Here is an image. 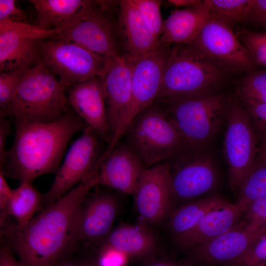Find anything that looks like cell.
<instances>
[{
    "mask_svg": "<svg viewBox=\"0 0 266 266\" xmlns=\"http://www.w3.org/2000/svg\"><path fill=\"white\" fill-rule=\"evenodd\" d=\"M94 186L91 179L83 180L27 223L6 225L0 229L1 243L23 266H55L76 251L78 215Z\"/></svg>",
    "mask_w": 266,
    "mask_h": 266,
    "instance_id": "6da1fadb",
    "label": "cell"
},
{
    "mask_svg": "<svg viewBox=\"0 0 266 266\" xmlns=\"http://www.w3.org/2000/svg\"><path fill=\"white\" fill-rule=\"evenodd\" d=\"M14 122V142L0 170L20 183H33L42 175L56 174L70 139L87 126L74 111L69 110L51 122Z\"/></svg>",
    "mask_w": 266,
    "mask_h": 266,
    "instance_id": "7a4b0ae2",
    "label": "cell"
},
{
    "mask_svg": "<svg viewBox=\"0 0 266 266\" xmlns=\"http://www.w3.org/2000/svg\"><path fill=\"white\" fill-rule=\"evenodd\" d=\"M65 88L41 61L28 69L13 99L0 116L48 123L67 112Z\"/></svg>",
    "mask_w": 266,
    "mask_h": 266,
    "instance_id": "3957f363",
    "label": "cell"
},
{
    "mask_svg": "<svg viewBox=\"0 0 266 266\" xmlns=\"http://www.w3.org/2000/svg\"><path fill=\"white\" fill-rule=\"evenodd\" d=\"M156 102L178 131L188 149H208L226 117L227 101L213 93Z\"/></svg>",
    "mask_w": 266,
    "mask_h": 266,
    "instance_id": "277c9868",
    "label": "cell"
},
{
    "mask_svg": "<svg viewBox=\"0 0 266 266\" xmlns=\"http://www.w3.org/2000/svg\"><path fill=\"white\" fill-rule=\"evenodd\" d=\"M221 69L189 45L175 46L155 101L213 93L222 78Z\"/></svg>",
    "mask_w": 266,
    "mask_h": 266,
    "instance_id": "5b68a950",
    "label": "cell"
},
{
    "mask_svg": "<svg viewBox=\"0 0 266 266\" xmlns=\"http://www.w3.org/2000/svg\"><path fill=\"white\" fill-rule=\"evenodd\" d=\"M125 134L126 143L147 168L188 149L178 131L155 101L135 117Z\"/></svg>",
    "mask_w": 266,
    "mask_h": 266,
    "instance_id": "8992f818",
    "label": "cell"
},
{
    "mask_svg": "<svg viewBox=\"0 0 266 266\" xmlns=\"http://www.w3.org/2000/svg\"><path fill=\"white\" fill-rule=\"evenodd\" d=\"M227 127L223 154L233 192L237 195L257 159L259 140L244 107L237 98L227 100Z\"/></svg>",
    "mask_w": 266,
    "mask_h": 266,
    "instance_id": "52a82bcc",
    "label": "cell"
},
{
    "mask_svg": "<svg viewBox=\"0 0 266 266\" xmlns=\"http://www.w3.org/2000/svg\"><path fill=\"white\" fill-rule=\"evenodd\" d=\"M41 61L66 88L100 77L105 59L73 42L56 38L43 40Z\"/></svg>",
    "mask_w": 266,
    "mask_h": 266,
    "instance_id": "ba28073f",
    "label": "cell"
},
{
    "mask_svg": "<svg viewBox=\"0 0 266 266\" xmlns=\"http://www.w3.org/2000/svg\"><path fill=\"white\" fill-rule=\"evenodd\" d=\"M175 46L132 58V95L127 111L112 137L118 143L135 117L154 102L158 95L164 71Z\"/></svg>",
    "mask_w": 266,
    "mask_h": 266,
    "instance_id": "9c48e42d",
    "label": "cell"
},
{
    "mask_svg": "<svg viewBox=\"0 0 266 266\" xmlns=\"http://www.w3.org/2000/svg\"><path fill=\"white\" fill-rule=\"evenodd\" d=\"M187 45L221 68L251 71L257 64L230 25L212 14Z\"/></svg>",
    "mask_w": 266,
    "mask_h": 266,
    "instance_id": "30bf717a",
    "label": "cell"
},
{
    "mask_svg": "<svg viewBox=\"0 0 266 266\" xmlns=\"http://www.w3.org/2000/svg\"><path fill=\"white\" fill-rule=\"evenodd\" d=\"M167 161L171 174L172 199H195L216 187V165L207 149H187Z\"/></svg>",
    "mask_w": 266,
    "mask_h": 266,
    "instance_id": "8fae6325",
    "label": "cell"
},
{
    "mask_svg": "<svg viewBox=\"0 0 266 266\" xmlns=\"http://www.w3.org/2000/svg\"><path fill=\"white\" fill-rule=\"evenodd\" d=\"M62 29L47 30L27 23L0 22V71L28 69L41 61L40 44Z\"/></svg>",
    "mask_w": 266,
    "mask_h": 266,
    "instance_id": "7c38bea8",
    "label": "cell"
},
{
    "mask_svg": "<svg viewBox=\"0 0 266 266\" xmlns=\"http://www.w3.org/2000/svg\"><path fill=\"white\" fill-rule=\"evenodd\" d=\"M100 139L90 127L87 126L83 130L82 135L67 151L53 183L43 195L45 208L74 188L94 168L103 153Z\"/></svg>",
    "mask_w": 266,
    "mask_h": 266,
    "instance_id": "4fadbf2b",
    "label": "cell"
},
{
    "mask_svg": "<svg viewBox=\"0 0 266 266\" xmlns=\"http://www.w3.org/2000/svg\"><path fill=\"white\" fill-rule=\"evenodd\" d=\"M118 4V1L102 0L99 9L62 29L53 38L74 43L105 59L121 55L118 45L116 21L111 14Z\"/></svg>",
    "mask_w": 266,
    "mask_h": 266,
    "instance_id": "5bb4252c",
    "label": "cell"
},
{
    "mask_svg": "<svg viewBox=\"0 0 266 266\" xmlns=\"http://www.w3.org/2000/svg\"><path fill=\"white\" fill-rule=\"evenodd\" d=\"M133 197L139 216L145 223L156 225L163 221L172 200L167 161L145 170Z\"/></svg>",
    "mask_w": 266,
    "mask_h": 266,
    "instance_id": "9a60e30c",
    "label": "cell"
},
{
    "mask_svg": "<svg viewBox=\"0 0 266 266\" xmlns=\"http://www.w3.org/2000/svg\"><path fill=\"white\" fill-rule=\"evenodd\" d=\"M147 168L125 142L118 143L109 156L85 177L103 185L134 196Z\"/></svg>",
    "mask_w": 266,
    "mask_h": 266,
    "instance_id": "2e32d148",
    "label": "cell"
},
{
    "mask_svg": "<svg viewBox=\"0 0 266 266\" xmlns=\"http://www.w3.org/2000/svg\"><path fill=\"white\" fill-rule=\"evenodd\" d=\"M245 226L243 219L221 236L189 251L192 260L200 265L231 266L266 234V226L255 231H249Z\"/></svg>",
    "mask_w": 266,
    "mask_h": 266,
    "instance_id": "e0dca14e",
    "label": "cell"
},
{
    "mask_svg": "<svg viewBox=\"0 0 266 266\" xmlns=\"http://www.w3.org/2000/svg\"><path fill=\"white\" fill-rule=\"evenodd\" d=\"M115 196L109 193H98L87 196L77 219L76 250L82 244L89 246L104 241L110 233L118 207Z\"/></svg>",
    "mask_w": 266,
    "mask_h": 266,
    "instance_id": "ac0fdd59",
    "label": "cell"
},
{
    "mask_svg": "<svg viewBox=\"0 0 266 266\" xmlns=\"http://www.w3.org/2000/svg\"><path fill=\"white\" fill-rule=\"evenodd\" d=\"M132 70V58L127 56L120 55L105 59L104 68L100 77L106 95L107 117L112 138L131 101Z\"/></svg>",
    "mask_w": 266,
    "mask_h": 266,
    "instance_id": "d6986e66",
    "label": "cell"
},
{
    "mask_svg": "<svg viewBox=\"0 0 266 266\" xmlns=\"http://www.w3.org/2000/svg\"><path fill=\"white\" fill-rule=\"evenodd\" d=\"M67 98L74 111L108 145L112 135L101 78L97 77L73 84Z\"/></svg>",
    "mask_w": 266,
    "mask_h": 266,
    "instance_id": "ffe728a7",
    "label": "cell"
},
{
    "mask_svg": "<svg viewBox=\"0 0 266 266\" xmlns=\"http://www.w3.org/2000/svg\"><path fill=\"white\" fill-rule=\"evenodd\" d=\"M115 28L117 41L124 51L122 55L135 58L163 49L132 0L119 1Z\"/></svg>",
    "mask_w": 266,
    "mask_h": 266,
    "instance_id": "44dd1931",
    "label": "cell"
},
{
    "mask_svg": "<svg viewBox=\"0 0 266 266\" xmlns=\"http://www.w3.org/2000/svg\"><path fill=\"white\" fill-rule=\"evenodd\" d=\"M243 212L237 204L230 202L208 213L195 226L174 236L176 244L190 251L226 233L241 220Z\"/></svg>",
    "mask_w": 266,
    "mask_h": 266,
    "instance_id": "7402d4cb",
    "label": "cell"
},
{
    "mask_svg": "<svg viewBox=\"0 0 266 266\" xmlns=\"http://www.w3.org/2000/svg\"><path fill=\"white\" fill-rule=\"evenodd\" d=\"M36 12L37 25L47 30L63 29L99 9L101 0H30Z\"/></svg>",
    "mask_w": 266,
    "mask_h": 266,
    "instance_id": "603a6c76",
    "label": "cell"
},
{
    "mask_svg": "<svg viewBox=\"0 0 266 266\" xmlns=\"http://www.w3.org/2000/svg\"><path fill=\"white\" fill-rule=\"evenodd\" d=\"M211 17L205 0L198 5L172 11L164 21L159 38L162 48L189 44Z\"/></svg>",
    "mask_w": 266,
    "mask_h": 266,
    "instance_id": "cb8c5ba5",
    "label": "cell"
},
{
    "mask_svg": "<svg viewBox=\"0 0 266 266\" xmlns=\"http://www.w3.org/2000/svg\"><path fill=\"white\" fill-rule=\"evenodd\" d=\"M102 246L121 251L128 257L148 258L156 250L157 243L154 233L141 225L119 226L109 233Z\"/></svg>",
    "mask_w": 266,
    "mask_h": 266,
    "instance_id": "d4e9b609",
    "label": "cell"
},
{
    "mask_svg": "<svg viewBox=\"0 0 266 266\" xmlns=\"http://www.w3.org/2000/svg\"><path fill=\"white\" fill-rule=\"evenodd\" d=\"M229 202L217 195L209 196L189 202L172 213L168 223V228L174 236L185 233L208 213Z\"/></svg>",
    "mask_w": 266,
    "mask_h": 266,
    "instance_id": "484cf974",
    "label": "cell"
},
{
    "mask_svg": "<svg viewBox=\"0 0 266 266\" xmlns=\"http://www.w3.org/2000/svg\"><path fill=\"white\" fill-rule=\"evenodd\" d=\"M43 195L32 185V183H20L12 189L8 207L7 215L15 219L16 224H24L33 217L43 206Z\"/></svg>",
    "mask_w": 266,
    "mask_h": 266,
    "instance_id": "4316f807",
    "label": "cell"
},
{
    "mask_svg": "<svg viewBox=\"0 0 266 266\" xmlns=\"http://www.w3.org/2000/svg\"><path fill=\"white\" fill-rule=\"evenodd\" d=\"M237 204L244 212L252 202L266 198V163L256 162L237 195Z\"/></svg>",
    "mask_w": 266,
    "mask_h": 266,
    "instance_id": "83f0119b",
    "label": "cell"
},
{
    "mask_svg": "<svg viewBox=\"0 0 266 266\" xmlns=\"http://www.w3.org/2000/svg\"><path fill=\"white\" fill-rule=\"evenodd\" d=\"M236 95L246 105L266 103V70L253 72L241 82Z\"/></svg>",
    "mask_w": 266,
    "mask_h": 266,
    "instance_id": "f1b7e54d",
    "label": "cell"
},
{
    "mask_svg": "<svg viewBox=\"0 0 266 266\" xmlns=\"http://www.w3.org/2000/svg\"><path fill=\"white\" fill-rule=\"evenodd\" d=\"M212 15L230 25L244 22L250 0H205Z\"/></svg>",
    "mask_w": 266,
    "mask_h": 266,
    "instance_id": "f546056e",
    "label": "cell"
},
{
    "mask_svg": "<svg viewBox=\"0 0 266 266\" xmlns=\"http://www.w3.org/2000/svg\"><path fill=\"white\" fill-rule=\"evenodd\" d=\"M235 33L254 62L266 67V33L244 29Z\"/></svg>",
    "mask_w": 266,
    "mask_h": 266,
    "instance_id": "4dcf8cb0",
    "label": "cell"
},
{
    "mask_svg": "<svg viewBox=\"0 0 266 266\" xmlns=\"http://www.w3.org/2000/svg\"><path fill=\"white\" fill-rule=\"evenodd\" d=\"M132 0L152 33L159 40L164 24L160 10L161 1Z\"/></svg>",
    "mask_w": 266,
    "mask_h": 266,
    "instance_id": "1f68e13d",
    "label": "cell"
},
{
    "mask_svg": "<svg viewBox=\"0 0 266 266\" xmlns=\"http://www.w3.org/2000/svg\"><path fill=\"white\" fill-rule=\"evenodd\" d=\"M27 69L0 71V113L3 112L11 102Z\"/></svg>",
    "mask_w": 266,
    "mask_h": 266,
    "instance_id": "d6a6232c",
    "label": "cell"
},
{
    "mask_svg": "<svg viewBox=\"0 0 266 266\" xmlns=\"http://www.w3.org/2000/svg\"><path fill=\"white\" fill-rule=\"evenodd\" d=\"M246 228L251 231H257L266 226V198L250 203L243 212Z\"/></svg>",
    "mask_w": 266,
    "mask_h": 266,
    "instance_id": "836d02e7",
    "label": "cell"
},
{
    "mask_svg": "<svg viewBox=\"0 0 266 266\" xmlns=\"http://www.w3.org/2000/svg\"><path fill=\"white\" fill-rule=\"evenodd\" d=\"M266 266V234L262 236L248 252L231 266Z\"/></svg>",
    "mask_w": 266,
    "mask_h": 266,
    "instance_id": "e575fe53",
    "label": "cell"
},
{
    "mask_svg": "<svg viewBox=\"0 0 266 266\" xmlns=\"http://www.w3.org/2000/svg\"><path fill=\"white\" fill-rule=\"evenodd\" d=\"M27 13L19 8L15 0H0V22L27 23Z\"/></svg>",
    "mask_w": 266,
    "mask_h": 266,
    "instance_id": "d590c367",
    "label": "cell"
},
{
    "mask_svg": "<svg viewBox=\"0 0 266 266\" xmlns=\"http://www.w3.org/2000/svg\"><path fill=\"white\" fill-rule=\"evenodd\" d=\"M245 109L257 134L259 142L266 137V103L246 105Z\"/></svg>",
    "mask_w": 266,
    "mask_h": 266,
    "instance_id": "8d00e7d4",
    "label": "cell"
},
{
    "mask_svg": "<svg viewBox=\"0 0 266 266\" xmlns=\"http://www.w3.org/2000/svg\"><path fill=\"white\" fill-rule=\"evenodd\" d=\"M128 257L121 251L102 246L97 261L100 266H125Z\"/></svg>",
    "mask_w": 266,
    "mask_h": 266,
    "instance_id": "74e56055",
    "label": "cell"
},
{
    "mask_svg": "<svg viewBox=\"0 0 266 266\" xmlns=\"http://www.w3.org/2000/svg\"><path fill=\"white\" fill-rule=\"evenodd\" d=\"M246 21L266 29V0H250Z\"/></svg>",
    "mask_w": 266,
    "mask_h": 266,
    "instance_id": "f35d334b",
    "label": "cell"
},
{
    "mask_svg": "<svg viewBox=\"0 0 266 266\" xmlns=\"http://www.w3.org/2000/svg\"><path fill=\"white\" fill-rule=\"evenodd\" d=\"M5 176L0 170V229L7 225L9 217L7 207L12 195V189L9 187L5 178Z\"/></svg>",
    "mask_w": 266,
    "mask_h": 266,
    "instance_id": "ab89813d",
    "label": "cell"
},
{
    "mask_svg": "<svg viewBox=\"0 0 266 266\" xmlns=\"http://www.w3.org/2000/svg\"><path fill=\"white\" fill-rule=\"evenodd\" d=\"M10 121L6 117L0 116V167L2 166L5 158L6 141L10 133Z\"/></svg>",
    "mask_w": 266,
    "mask_h": 266,
    "instance_id": "60d3db41",
    "label": "cell"
},
{
    "mask_svg": "<svg viewBox=\"0 0 266 266\" xmlns=\"http://www.w3.org/2000/svg\"><path fill=\"white\" fill-rule=\"evenodd\" d=\"M0 266H23L14 256L13 252L6 245L1 244Z\"/></svg>",
    "mask_w": 266,
    "mask_h": 266,
    "instance_id": "b9f144b4",
    "label": "cell"
},
{
    "mask_svg": "<svg viewBox=\"0 0 266 266\" xmlns=\"http://www.w3.org/2000/svg\"><path fill=\"white\" fill-rule=\"evenodd\" d=\"M74 252L66 256L55 266H84V260L74 257L73 255Z\"/></svg>",
    "mask_w": 266,
    "mask_h": 266,
    "instance_id": "7bdbcfd3",
    "label": "cell"
},
{
    "mask_svg": "<svg viewBox=\"0 0 266 266\" xmlns=\"http://www.w3.org/2000/svg\"><path fill=\"white\" fill-rule=\"evenodd\" d=\"M167 2L171 5L176 7L195 6L201 3L203 0H168Z\"/></svg>",
    "mask_w": 266,
    "mask_h": 266,
    "instance_id": "ee69618b",
    "label": "cell"
},
{
    "mask_svg": "<svg viewBox=\"0 0 266 266\" xmlns=\"http://www.w3.org/2000/svg\"><path fill=\"white\" fill-rule=\"evenodd\" d=\"M257 159L266 163V137L259 142Z\"/></svg>",
    "mask_w": 266,
    "mask_h": 266,
    "instance_id": "f6af8a7d",
    "label": "cell"
},
{
    "mask_svg": "<svg viewBox=\"0 0 266 266\" xmlns=\"http://www.w3.org/2000/svg\"><path fill=\"white\" fill-rule=\"evenodd\" d=\"M144 266H182L172 262L165 260H158L149 262Z\"/></svg>",
    "mask_w": 266,
    "mask_h": 266,
    "instance_id": "bcb514c9",
    "label": "cell"
},
{
    "mask_svg": "<svg viewBox=\"0 0 266 266\" xmlns=\"http://www.w3.org/2000/svg\"><path fill=\"white\" fill-rule=\"evenodd\" d=\"M84 266H100L97 260L93 259L84 260Z\"/></svg>",
    "mask_w": 266,
    "mask_h": 266,
    "instance_id": "7dc6e473",
    "label": "cell"
},
{
    "mask_svg": "<svg viewBox=\"0 0 266 266\" xmlns=\"http://www.w3.org/2000/svg\"><path fill=\"white\" fill-rule=\"evenodd\" d=\"M200 266H216L211 265H200Z\"/></svg>",
    "mask_w": 266,
    "mask_h": 266,
    "instance_id": "c3c4849f",
    "label": "cell"
},
{
    "mask_svg": "<svg viewBox=\"0 0 266 266\" xmlns=\"http://www.w3.org/2000/svg\"><path fill=\"white\" fill-rule=\"evenodd\" d=\"M266 266L264 265V266Z\"/></svg>",
    "mask_w": 266,
    "mask_h": 266,
    "instance_id": "681fc988",
    "label": "cell"
}]
</instances>
